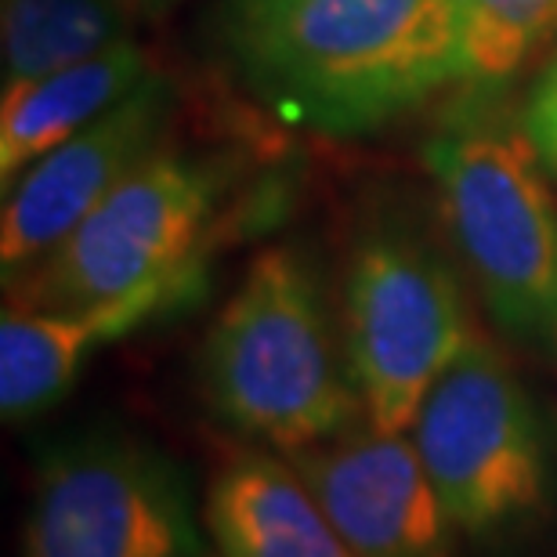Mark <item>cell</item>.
Wrapping results in <instances>:
<instances>
[{
	"label": "cell",
	"instance_id": "1",
	"mask_svg": "<svg viewBox=\"0 0 557 557\" xmlns=\"http://www.w3.org/2000/svg\"><path fill=\"white\" fill-rule=\"evenodd\" d=\"M221 44L286 124L370 135L463 81L460 0H225Z\"/></svg>",
	"mask_w": 557,
	"mask_h": 557
},
{
	"label": "cell",
	"instance_id": "2",
	"mask_svg": "<svg viewBox=\"0 0 557 557\" xmlns=\"http://www.w3.org/2000/svg\"><path fill=\"white\" fill-rule=\"evenodd\" d=\"M199 387L243 438L297 453L355 428L362 398L311 264L289 247L253 258L199 351Z\"/></svg>",
	"mask_w": 557,
	"mask_h": 557
},
{
	"label": "cell",
	"instance_id": "3",
	"mask_svg": "<svg viewBox=\"0 0 557 557\" xmlns=\"http://www.w3.org/2000/svg\"><path fill=\"white\" fill-rule=\"evenodd\" d=\"M423 160L488 319L510 341L557 351V203L521 124L460 120Z\"/></svg>",
	"mask_w": 557,
	"mask_h": 557
},
{
	"label": "cell",
	"instance_id": "4",
	"mask_svg": "<svg viewBox=\"0 0 557 557\" xmlns=\"http://www.w3.org/2000/svg\"><path fill=\"white\" fill-rule=\"evenodd\" d=\"M453 529L504 536L547 507L550 460L540 413L510 362L471 333L409 428Z\"/></svg>",
	"mask_w": 557,
	"mask_h": 557
},
{
	"label": "cell",
	"instance_id": "5",
	"mask_svg": "<svg viewBox=\"0 0 557 557\" xmlns=\"http://www.w3.org/2000/svg\"><path fill=\"white\" fill-rule=\"evenodd\" d=\"M185 471L127 431H81L37 460L22 557H210Z\"/></svg>",
	"mask_w": 557,
	"mask_h": 557
},
{
	"label": "cell",
	"instance_id": "6",
	"mask_svg": "<svg viewBox=\"0 0 557 557\" xmlns=\"http://www.w3.org/2000/svg\"><path fill=\"white\" fill-rule=\"evenodd\" d=\"M467 341L460 278L428 239L376 228L355 247L344 283V348L370 428L409 434Z\"/></svg>",
	"mask_w": 557,
	"mask_h": 557
},
{
	"label": "cell",
	"instance_id": "7",
	"mask_svg": "<svg viewBox=\"0 0 557 557\" xmlns=\"http://www.w3.org/2000/svg\"><path fill=\"white\" fill-rule=\"evenodd\" d=\"M218 171L156 149L48 258L8 278L15 308H87L203 264Z\"/></svg>",
	"mask_w": 557,
	"mask_h": 557
},
{
	"label": "cell",
	"instance_id": "8",
	"mask_svg": "<svg viewBox=\"0 0 557 557\" xmlns=\"http://www.w3.org/2000/svg\"><path fill=\"white\" fill-rule=\"evenodd\" d=\"M171 84L149 73L81 135L40 156L8 188L0 214V269L15 278L44 261L131 171L160 149Z\"/></svg>",
	"mask_w": 557,
	"mask_h": 557
},
{
	"label": "cell",
	"instance_id": "9",
	"mask_svg": "<svg viewBox=\"0 0 557 557\" xmlns=\"http://www.w3.org/2000/svg\"><path fill=\"white\" fill-rule=\"evenodd\" d=\"M355 557H453V521L409 434L370 423L286 453Z\"/></svg>",
	"mask_w": 557,
	"mask_h": 557
},
{
	"label": "cell",
	"instance_id": "10",
	"mask_svg": "<svg viewBox=\"0 0 557 557\" xmlns=\"http://www.w3.org/2000/svg\"><path fill=\"white\" fill-rule=\"evenodd\" d=\"M203 264L135 294L87 308H4L0 319V413L26 423L59 406L102 344L203 294Z\"/></svg>",
	"mask_w": 557,
	"mask_h": 557
},
{
	"label": "cell",
	"instance_id": "11",
	"mask_svg": "<svg viewBox=\"0 0 557 557\" xmlns=\"http://www.w3.org/2000/svg\"><path fill=\"white\" fill-rule=\"evenodd\" d=\"M214 557H355L289 456L243 449L203 504Z\"/></svg>",
	"mask_w": 557,
	"mask_h": 557
},
{
	"label": "cell",
	"instance_id": "12",
	"mask_svg": "<svg viewBox=\"0 0 557 557\" xmlns=\"http://www.w3.org/2000/svg\"><path fill=\"white\" fill-rule=\"evenodd\" d=\"M149 59L135 40H120L109 51L70 70L40 76L4 91L0 102V182H11L62 141L109 113L149 76Z\"/></svg>",
	"mask_w": 557,
	"mask_h": 557
},
{
	"label": "cell",
	"instance_id": "13",
	"mask_svg": "<svg viewBox=\"0 0 557 557\" xmlns=\"http://www.w3.org/2000/svg\"><path fill=\"white\" fill-rule=\"evenodd\" d=\"M127 26L131 0H4V91L95 59Z\"/></svg>",
	"mask_w": 557,
	"mask_h": 557
},
{
	"label": "cell",
	"instance_id": "14",
	"mask_svg": "<svg viewBox=\"0 0 557 557\" xmlns=\"http://www.w3.org/2000/svg\"><path fill=\"white\" fill-rule=\"evenodd\" d=\"M463 84L496 91L557 33V0H460Z\"/></svg>",
	"mask_w": 557,
	"mask_h": 557
},
{
	"label": "cell",
	"instance_id": "15",
	"mask_svg": "<svg viewBox=\"0 0 557 557\" xmlns=\"http://www.w3.org/2000/svg\"><path fill=\"white\" fill-rule=\"evenodd\" d=\"M521 131L536 149L540 163L547 166V174L557 177V54L536 76L525 106H521Z\"/></svg>",
	"mask_w": 557,
	"mask_h": 557
},
{
	"label": "cell",
	"instance_id": "16",
	"mask_svg": "<svg viewBox=\"0 0 557 557\" xmlns=\"http://www.w3.org/2000/svg\"><path fill=\"white\" fill-rule=\"evenodd\" d=\"M131 4H138V0H131Z\"/></svg>",
	"mask_w": 557,
	"mask_h": 557
}]
</instances>
